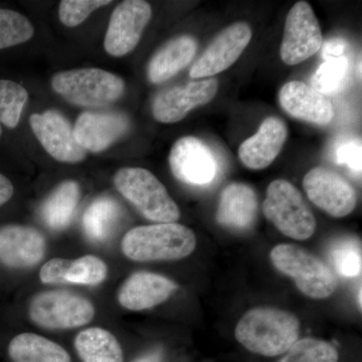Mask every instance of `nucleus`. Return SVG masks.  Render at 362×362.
Instances as JSON below:
<instances>
[{
  "label": "nucleus",
  "instance_id": "f257e3e1",
  "mask_svg": "<svg viewBox=\"0 0 362 362\" xmlns=\"http://www.w3.org/2000/svg\"><path fill=\"white\" fill-rule=\"evenodd\" d=\"M238 341L252 354L274 357L284 354L299 339L300 321L291 312L273 307L247 311L235 330Z\"/></svg>",
  "mask_w": 362,
  "mask_h": 362
},
{
  "label": "nucleus",
  "instance_id": "f03ea898",
  "mask_svg": "<svg viewBox=\"0 0 362 362\" xmlns=\"http://www.w3.org/2000/svg\"><path fill=\"white\" fill-rule=\"evenodd\" d=\"M195 247L194 232L176 223L137 226L124 235L121 244L123 254L136 262L187 258Z\"/></svg>",
  "mask_w": 362,
  "mask_h": 362
},
{
  "label": "nucleus",
  "instance_id": "7ed1b4c3",
  "mask_svg": "<svg viewBox=\"0 0 362 362\" xmlns=\"http://www.w3.org/2000/svg\"><path fill=\"white\" fill-rule=\"evenodd\" d=\"M114 185L145 218L158 223L180 220V207L153 173L140 168L119 169Z\"/></svg>",
  "mask_w": 362,
  "mask_h": 362
},
{
  "label": "nucleus",
  "instance_id": "20e7f679",
  "mask_svg": "<svg viewBox=\"0 0 362 362\" xmlns=\"http://www.w3.org/2000/svg\"><path fill=\"white\" fill-rule=\"evenodd\" d=\"M52 88L68 103L99 108L120 99L125 92L122 78L97 68L59 71L52 78Z\"/></svg>",
  "mask_w": 362,
  "mask_h": 362
},
{
  "label": "nucleus",
  "instance_id": "39448f33",
  "mask_svg": "<svg viewBox=\"0 0 362 362\" xmlns=\"http://www.w3.org/2000/svg\"><path fill=\"white\" fill-rule=\"evenodd\" d=\"M270 258L280 273L292 278L298 289L312 299H325L337 290L334 272L315 255L296 245H278L272 250Z\"/></svg>",
  "mask_w": 362,
  "mask_h": 362
},
{
  "label": "nucleus",
  "instance_id": "423d86ee",
  "mask_svg": "<svg viewBox=\"0 0 362 362\" xmlns=\"http://www.w3.org/2000/svg\"><path fill=\"white\" fill-rule=\"evenodd\" d=\"M264 214L283 235L297 240L310 239L316 220L301 192L289 181H272L263 202Z\"/></svg>",
  "mask_w": 362,
  "mask_h": 362
},
{
  "label": "nucleus",
  "instance_id": "0eeeda50",
  "mask_svg": "<svg viewBox=\"0 0 362 362\" xmlns=\"http://www.w3.org/2000/svg\"><path fill=\"white\" fill-rule=\"evenodd\" d=\"M28 315L45 329H73L92 321L95 307L87 298L56 290L35 295L28 307Z\"/></svg>",
  "mask_w": 362,
  "mask_h": 362
},
{
  "label": "nucleus",
  "instance_id": "6e6552de",
  "mask_svg": "<svg viewBox=\"0 0 362 362\" xmlns=\"http://www.w3.org/2000/svg\"><path fill=\"white\" fill-rule=\"evenodd\" d=\"M322 44L320 25L310 4L298 1L286 18L281 59L286 65H298L318 52Z\"/></svg>",
  "mask_w": 362,
  "mask_h": 362
},
{
  "label": "nucleus",
  "instance_id": "1a4fd4ad",
  "mask_svg": "<svg viewBox=\"0 0 362 362\" xmlns=\"http://www.w3.org/2000/svg\"><path fill=\"white\" fill-rule=\"evenodd\" d=\"M303 187L309 199L331 216L344 218L356 209V189L343 176L331 169H311L304 176Z\"/></svg>",
  "mask_w": 362,
  "mask_h": 362
},
{
  "label": "nucleus",
  "instance_id": "9d476101",
  "mask_svg": "<svg viewBox=\"0 0 362 362\" xmlns=\"http://www.w3.org/2000/svg\"><path fill=\"white\" fill-rule=\"evenodd\" d=\"M152 9L143 0H126L112 13L105 35V51L112 57H123L137 47L151 20Z\"/></svg>",
  "mask_w": 362,
  "mask_h": 362
},
{
  "label": "nucleus",
  "instance_id": "9b49d317",
  "mask_svg": "<svg viewBox=\"0 0 362 362\" xmlns=\"http://www.w3.org/2000/svg\"><path fill=\"white\" fill-rule=\"evenodd\" d=\"M252 30L246 23H235L218 33L201 58L190 69L192 78L214 77L232 66L252 40Z\"/></svg>",
  "mask_w": 362,
  "mask_h": 362
},
{
  "label": "nucleus",
  "instance_id": "f8f14e48",
  "mask_svg": "<svg viewBox=\"0 0 362 362\" xmlns=\"http://www.w3.org/2000/svg\"><path fill=\"white\" fill-rule=\"evenodd\" d=\"M169 164L176 180L197 187L213 182L218 171L213 151L194 136L180 138L175 143L169 154Z\"/></svg>",
  "mask_w": 362,
  "mask_h": 362
},
{
  "label": "nucleus",
  "instance_id": "ddd939ff",
  "mask_svg": "<svg viewBox=\"0 0 362 362\" xmlns=\"http://www.w3.org/2000/svg\"><path fill=\"white\" fill-rule=\"evenodd\" d=\"M30 123L33 134L56 160L77 163L87 156V151L78 144L70 122L59 112L47 110L42 114H33Z\"/></svg>",
  "mask_w": 362,
  "mask_h": 362
},
{
  "label": "nucleus",
  "instance_id": "4468645a",
  "mask_svg": "<svg viewBox=\"0 0 362 362\" xmlns=\"http://www.w3.org/2000/svg\"><path fill=\"white\" fill-rule=\"evenodd\" d=\"M218 90V82L214 78L169 88L154 98L152 113L159 122H180L190 111L209 103Z\"/></svg>",
  "mask_w": 362,
  "mask_h": 362
},
{
  "label": "nucleus",
  "instance_id": "2eb2a0df",
  "mask_svg": "<svg viewBox=\"0 0 362 362\" xmlns=\"http://www.w3.org/2000/svg\"><path fill=\"white\" fill-rule=\"evenodd\" d=\"M130 121L120 112H83L76 121L74 134L85 151H104L129 131Z\"/></svg>",
  "mask_w": 362,
  "mask_h": 362
},
{
  "label": "nucleus",
  "instance_id": "dca6fc26",
  "mask_svg": "<svg viewBox=\"0 0 362 362\" xmlns=\"http://www.w3.org/2000/svg\"><path fill=\"white\" fill-rule=\"evenodd\" d=\"M45 250V237L35 228L20 225L0 228V265L32 268L44 259Z\"/></svg>",
  "mask_w": 362,
  "mask_h": 362
},
{
  "label": "nucleus",
  "instance_id": "f3484780",
  "mask_svg": "<svg viewBox=\"0 0 362 362\" xmlns=\"http://www.w3.org/2000/svg\"><path fill=\"white\" fill-rule=\"evenodd\" d=\"M279 102L293 118L316 125H327L334 115L332 104L326 96L299 81H292L281 88Z\"/></svg>",
  "mask_w": 362,
  "mask_h": 362
},
{
  "label": "nucleus",
  "instance_id": "a211bd4d",
  "mask_svg": "<svg viewBox=\"0 0 362 362\" xmlns=\"http://www.w3.org/2000/svg\"><path fill=\"white\" fill-rule=\"evenodd\" d=\"M178 286L164 276L149 272L132 274L118 293V301L128 310L142 311L163 303Z\"/></svg>",
  "mask_w": 362,
  "mask_h": 362
},
{
  "label": "nucleus",
  "instance_id": "6ab92c4d",
  "mask_svg": "<svg viewBox=\"0 0 362 362\" xmlns=\"http://www.w3.org/2000/svg\"><path fill=\"white\" fill-rule=\"evenodd\" d=\"M287 136L284 121L277 117H268L259 126L258 132L240 144V161L246 168L255 170L268 168L277 158Z\"/></svg>",
  "mask_w": 362,
  "mask_h": 362
},
{
  "label": "nucleus",
  "instance_id": "aec40b11",
  "mask_svg": "<svg viewBox=\"0 0 362 362\" xmlns=\"http://www.w3.org/2000/svg\"><path fill=\"white\" fill-rule=\"evenodd\" d=\"M258 214L256 192L245 183L233 182L221 192L216 221L230 230H247L252 228Z\"/></svg>",
  "mask_w": 362,
  "mask_h": 362
},
{
  "label": "nucleus",
  "instance_id": "412c9836",
  "mask_svg": "<svg viewBox=\"0 0 362 362\" xmlns=\"http://www.w3.org/2000/svg\"><path fill=\"white\" fill-rule=\"evenodd\" d=\"M108 274L103 259L92 255L77 259L54 258L47 262L40 272L44 284L75 283L83 285L101 284Z\"/></svg>",
  "mask_w": 362,
  "mask_h": 362
},
{
  "label": "nucleus",
  "instance_id": "4be33fe9",
  "mask_svg": "<svg viewBox=\"0 0 362 362\" xmlns=\"http://www.w3.org/2000/svg\"><path fill=\"white\" fill-rule=\"evenodd\" d=\"M197 40L181 35L169 40L154 54L147 66V78L152 84H161L189 65L197 54Z\"/></svg>",
  "mask_w": 362,
  "mask_h": 362
},
{
  "label": "nucleus",
  "instance_id": "5701e85b",
  "mask_svg": "<svg viewBox=\"0 0 362 362\" xmlns=\"http://www.w3.org/2000/svg\"><path fill=\"white\" fill-rule=\"evenodd\" d=\"M80 187L76 181L66 180L49 194L40 206V216L52 230H62L70 225L80 201Z\"/></svg>",
  "mask_w": 362,
  "mask_h": 362
},
{
  "label": "nucleus",
  "instance_id": "b1692460",
  "mask_svg": "<svg viewBox=\"0 0 362 362\" xmlns=\"http://www.w3.org/2000/svg\"><path fill=\"white\" fill-rule=\"evenodd\" d=\"M13 362H71V357L58 343L35 333H21L8 345Z\"/></svg>",
  "mask_w": 362,
  "mask_h": 362
},
{
  "label": "nucleus",
  "instance_id": "393cba45",
  "mask_svg": "<svg viewBox=\"0 0 362 362\" xmlns=\"http://www.w3.org/2000/svg\"><path fill=\"white\" fill-rule=\"evenodd\" d=\"M75 347L84 362H123L120 343L103 328H88L78 333Z\"/></svg>",
  "mask_w": 362,
  "mask_h": 362
},
{
  "label": "nucleus",
  "instance_id": "a878e982",
  "mask_svg": "<svg viewBox=\"0 0 362 362\" xmlns=\"http://www.w3.org/2000/svg\"><path fill=\"white\" fill-rule=\"evenodd\" d=\"M120 218V207L112 197L95 199L83 216V228L93 242H105L114 232Z\"/></svg>",
  "mask_w": 362,
  "mask_h": 362
},
{
  "label": "nucleus",
  "instance_id": "bb28decb",
  "mask_svg": "<svg viewBox=\"0 0 362 362\" xmlns=\"http://www.w3.org/2000/svg\"><path fill=\"white\" fill-rule=\"evenodd\" d=\"M329 259L335 271L340 276L352 278L361 275V242L354 238L335 240L329 247Z\"/></svg>",
  "mask_w": 362,
  "mask_h": 362
},
{
  "label": "nucleus",
  "instance_id": "cd10ccee",
  "mask_svg": "<svg viewBox=\"0 0 362 362\" xmlns=\"http://www.w3.org/2000/svg\"><path fill=\"white\" fill-rule=\"evenodd\" d=\"M279 362H338L337 349L315 338L298 339Z\"/></svg>",
  "mask_w": 362,
  "mask_h": 362
},
{
  "label": "nucleus",
  "instance_id": "c85d7f7f",
  "mask_svg": "<svg viewBox=\"0 0 362 362\" xmlns=\"http://www.w3.org/2000/svg\"><path fill=\"white\" fill-rule=\"evenodd\" d=\"M349 62L346 57L324 62L311 78V87L324 95L339 93L346 84Z\"/></svg>",
  "mask_w": 362,
  "mask_h": 362
},
{
  "label": "nucleus",
  "instance_id": "c756f323",
  "mask_svg": "<svg viewBox=\"0 0 362 362\" xmlns=\"http://www.w3.org/2000/svg\"><path fill=\"white\" fill-rule=\"evenodd\" d=\"M28 99V90L23 86L13 81L0 80V123L16 128Z\"/></svg>",
  "mask_w": 362,
  "mask_h": 362
},
{
  "label": "nucleus",
  "instance_id": "7c9ffc66",
  "mask_svg": "<svg viewBox=\"0 0 362 362\" xmlns=\"http://www.w3.org/2000/svg\"><path fill=\"white\" fill-rule=\"evenodd\" d=\"M35 28L18 11L0 8V49L23 44L32 39Z\"/></svg>",
  "mask_w": 362,
  "mask_h": 362
},
{
  "label": "nucleus",
  "instance_id": "2f4dec72",
  "mask_svg": "<svg viewBox=\"0 0 362 362\" xmlns=\"http://www.w3.org/2000/svg\"><path fill=\"white\" fill-rule=\"evenodd\" d=\"M111 2L110 0H63L59 7V21L68 28H75L84 23L93 11Z\"/></svg>",
  "mask_w": 362,
  "mask_h": 362
},
{
  "label": "nucleus",
  "instance_id": "473e14b6",
  "mask_svg": "<svg viewBox=\"0 0 362 362\" xmlns=\"http://www.w3.org/2000/svg\"><path fill=\"white\" fill-rule=\"evenodd\" d=\"M361 139L340 140L333 151L334 160L338 164L346 165L354 173H361Z\"/></svg>",
  "mask_w": 362,
  "mask_h": 362
},
{
  "label": "nucleus",
  "instance_id": "72a5a7b5",
  "mask_svg": "<svg viewBox=\"0 0 362 362\" xmlns=\"http://www.w3.org/2000/svg\"><path fill=\"white\" fill-rule=\"evenodd\" d=\"M322 58L326 61L337 59L344 57L345 49L347 47V42L344 40L337 37L324 42L322 45Z\"/></svg>",
  "mask_w": 362,
  "mask_h": 362
},
{
  "label": "nucleus",
  "instance_id": "f704fd0d",
  "mask_svg": "<svg viewBox=\"0 0 362 362\" xmlns=\"http://www.w3.org/2000/svg\"><path fill=\"white\" fill-rule=\"evenodd\" d=\"M14 192V188L11 181L0 173V206L11 201Z\"/></svg>",
  "mask_w": 362,
  "mask_h": 362
},
{
  "label": "nucleus",
  "instance_id": "c9c22d12",
  "mask_svg": "<svg viewBox=\"0 0 362 362\" xmlns=\"http://www.w3.org/2000/svg\"><path fill=\"white\" fill-rule=\"evenodd\" d=\"M133 362H162V359L160 354L154 352V354H146V356L138 357V358L135 359Z\"/></svg>",
  "mask_w": 362,
  "mask_h": 362
},
{
  "label": "nucleus",
  "instance_id": "e433bc0d",
  "mask_svg": "<svg viewBox=\"0 0 362 362\" xmlns=\"http://www.w3.org/2000/svg\"><path fill=\"white\" fill-rule=\"evenodd\" d=\"M357 302H358L359 308H361V287L359 286V294L357 295Z\"/></svg>",
  "mask_w": 362,
  "mask_h": 362
},
{
  "label": "nucleus",
  "instance_id": "4c0bfd02",
  "mask_svg": "<svg viewBox=\"0 0 362 362\" xmlns=\"http://www.w3.org/2000/svg\"><path fill=\"white\" fill-rule=\"evenodd\" d=\"M357 73H358L359 78H361V59H359L358 66H357Z\"/></svg>",
  "mask_w": 362,
  "mask_h": 362
},
{
  "label": "nucleus",
  "instance_id": "58836bf2",
  "mask_svg": "<svg viewBox=\"0 0 362 362\" xmlns=\"http://www.w3.org/2000/svg\"><path fill=\"white\" fill-rule=\"evenodd\" d=\"M2 134V127H1V123H0V137H1Z\"/></svg>",
  "mask_w": 362,
  "mask_h": 362
}]
</instances>
